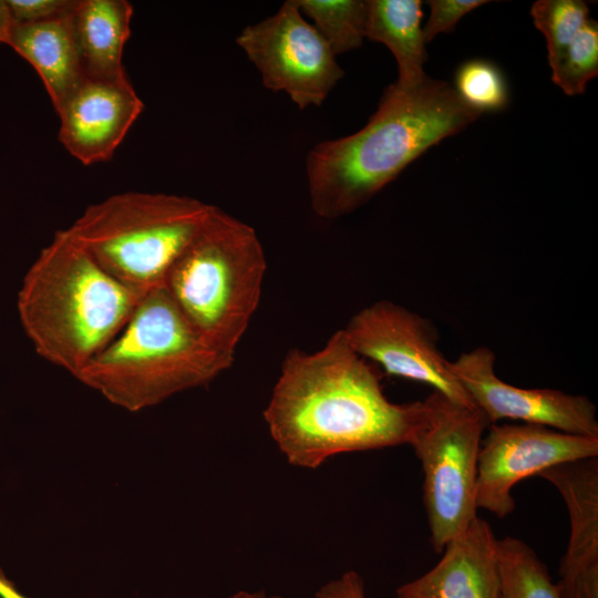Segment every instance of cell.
Listing matches in <instances>:
<instances>
[{
  "label": "cell",
  "mask_w": 598,
  "mask_h": 598,
  "mask_svg": "<svg viewBox=\"0 0 598 598\" xmlns=\"http://www.w3.org/2000/svg\"><path fill=\"white\" fill-rule=\"evenodd\" d=\"M422 413L423 401L386 398L341 329L317 351L286 354L264 419L291 465L317 468L338 454L409 444Z\"/></svg>",
  "instance_id": "obj_1"
},
{
  "label": "cell",
  "mask_w": 598,
  "mask_h": 598,
  "mask_svg": "<svg viewBox=\"0 0 598 598\" xmlns=\"http://www.w3.org/2000/svg\"><path fill=\"white\" fill-rule=\"evenodd\" d=\"M481 115L445 81L426 78L409 91L392 83L361 130L309 151L306 174L312 210L324 219L354 212L424 152Z\"/></svg>",
  "instance_id": "obj_2"
},
{
  "label": "cell",
  "mask_w": 598,
  "mask_h": 598,
  "mask_svg": "<svg viewBox=\"0 0 598 598\" xmlns=\"http://www.w3.org/2000/svg\"><path fill=\"white\" fill-rule=\"evenodd\" d=\"M141 297L62 229L27 271L18 311L37 353L75 377L121 332Z\"/></svg>",
  "instance_id": "obj_3"
},
{
  "label": "cell",
  "mask_w": 598,
  "mask_h": 598,
  "mask_svg": "<svg viewBox=\"0 0 598 598\" xmlns=\"http://www.w3.org/2000/svg\"><path fill=\"white\" fill-rule=\"evenodd\" d=\"M234 360L193 329L161 286L140 298L121 332L74 378L137 412L209 384Z\"/></svg>",
  "instance_id": "obj_4"
},
{
  "label": "cell",
  "mask_w": 598,
  "mask_h": 598,
  "mask_svg": "<svg viewBox=\"0 0 598 598\" xmlns=\"http://www.w3.org/2000/svg\"><path fill=\"white\" fill-rule=\"evenodd\" d=\"M266 269L256 230L215 206L164 286L193 329L210 347L235 358L258 308Z\"/></svg>",
  "instance_id": "obj_5"
},
{
  "label": "cell",
  "mask_w": 598,
  "mask_h": 598,
  "mask_svg": "<svg viewBox=\"0 0 598 598\" xmlns=\"http://www.w3.org/2000/svg\"><path fill=\"white\" fill-rule=\"evenodd\" d=\"M214 207L189 196L124 192L87 206L66 229L105 272L143 296L164 286Z\"/></svg>",
  "instance_id": "obj_6"
},
{
  "label": "cell",
  "mask_w": 598,
  "mask_h": 598,
  "mask_svg": "<svg viewBox=\"0 0 598 598\" xmlns=\"http://www.w3.org/2000/svg\"><path fill=\"white\" fill-rule=\"evenodd\" d=\"M491 423L482 411L433 390L409 445L423 472V503L436 553L476 518L477 460Z\"/></svg>",
  "instance_id": "obj_7"
},
{
  "label": "cell",
  "mask_w": 598,
  "mask_h": 598,
  "mask_svg": "<svg viewBox=\"0 0 598 598\" xmlns=\"http://www.w3.org/2000/svg\"><path fill=\"white\" fill-rule=\"evenodd\" d=\"M236 43L260 73L262 85L285 92L300 110L321 105L344 71L295 0L245 27Z\"/></svg>",
  "instance_id": "obj_8"
},
{
  "label": "cell",
  "mask_w": 598,
  "mask_h": 598,
  "mask_svg": "<svg viewBox=\"0 0 598 598\" xmlns=\"http://www.w3.org/2000/svg\"><path fill=\"white\" fill-rule=\"evenodd\" d=\"M342 330L353 350L386 374L429 384L475 408L451 372L430 319L393 301L378 300L353 315Z\"/></svg>",
  "instance_id": "obj_9"
},
{
  "label": "cell",
  "mask_w": 598,
  "mask_h": 598,
  "mask_svg": "<svg viewBox=\"0 0 598 598\" xmlns=\"http://www.w3.org/2000/svg\"><path fill=\"white\" fill-rule=\"evenodd\" d=\"M482 439L475 502L504 518L515 509L514 486L568 462L598 457V437L566 433L534 423H494Z\"/></svg>",
  "instance_id": "obj_10"
},
{
  "label": "cell",
  "mask_w": 598,
  "mask_h": 598,
  "mask_svg": "<svg viewBox=\"0 0 598 598\" xmlns=\"http://www.w3.org/2000/svg\"><path fill=\"white\" fill-rule=\"evenodd\" d=\"M495 361V353L489 348L477 347L448 362L451 372L473 405L491 424L512 420L598 437L597 410L588 396L557 389L508 384L496 375Z\"/></svg>",
  "instance_id": "obj_11"
},
{
  "label": "cell",
  "mask_w": 598,
  "mask_h": 598,
  "mask_svg": "<svg viewBox=\"0 0 598 598\" xmlns=\"http://www.w3.org/2000/svg\"><path fill=\"white\" fill-rule=\"evenodd\" d=\"M144 109L127 75L116 80L84 78L56 110L59 142L78 161H109Z\"/></svg>",
  "instance_id": "obj_12"
},
{
  "label": "cell",
  "mask_w": 598,
  "mask_h": 598,
  "mask_svg": "<svg viewBox=\"0 0 598 598\" xmlns=\"http://www.w3.org/2000/svg\"><path fill=\"white\" fill-rule=\"evenodd\" d=\"M561 495L569 542L560 563V598H598V457L553 466L538 475Z\"/></svg>",
  "instance_id": "obj_13"
},
{
  "label": "cell",
  "mask_w": 598,
  "mask_h": 598,
  "mask_svg": "<svg viewBox=\"0 0 598 598\" xmlns=\"http://www.w3.org/2000/svg\"><path fill=\"white\" fill-rule=\"evenodd\" d=\"M429 571L396 588V598H499L497 538L477 516Z\"/></svg>",
  "instance_id": "obj_14"
},
{
  "label": "cell",
  "mask_w": 598,
  "mask_h": 598,
  "mask_svg": "<svg viewBox=\"0 0 598 598\" xmlns=\"http://www.w3.org/2000/svg\"><path fill=\"white\" fill-rule=\"evenodd\" d=\"M73 9L43 21L16 22L8 43L35 69L55 111L84 79L73 32Z\"/></svg>",
  "instance_id": "obj_15"
},
{
  "label": "cell",
  "mask_w": 598,
  "mask_h": 598,
  "mask_svg": "<svg viewBox=\"0 0 598 598\" xmlns=\"http://www.w3.org/2000/svg\"><path fill=\"white\" fill-rule=\"evenodd\" d=\"M132 17L133 6L126 0H76L72 24L84 78L116 80L126 75L122 56Z\"/></svg>",
  "instance_id": "obj_16"
},
{
  "label": "cell",
  "mask_w": 598,
  "mask_h": 598,
  "mask_svg": "<svg viewBox=\"0 0 598 598\" xmlns=\"http://www.w3.org/2000/svg\"><path fill=\"white\" fill-rule=\"evenodd\" d=\"M422 1L367 0L365 39L384 44L395 58L400 90L419 86L427 76V59L422 32Z\"/></svg>",
  "instance_id": "obj_17"
},
{
  "label": "cell",
  "mask_w": 598,
  "mask_h": 598,
  "mask_svg": "<svg viewBox=\"0 0 598 598\" xmlns=\"http://www.w3.org/2000/svg\"><path fill=\"white\" fill-rule=\"evenodd\" d=\"M499 598H560L546 565L524 540L497 539Z\"/></svg>",
  "instance_id": "obj_18"
},
{
  "label": "cell",
  "mask_w": 598,
  "mask_h": 598,
  "mask_svg": "<svg viewBox=\"0 0 598 598\" xmlns=\"http://www.w3.org/2000/svg\"><path fill=\"white\" fill-rule=\"evenodd\" d=\"M334 55L360 48L365 39L367 1L295 0Z\"/></svg>",
  "instance_id": "obj_19"
},
{
  "label": "cell",
  "mask_w": 598,
  "mask_h": 598,
  "mask_svg": "<svg viewBox=\"0 0 598 598\" xmlns=\"http://www.w3.org/2000/svg\"><path fill=\"white\" fill-rule=\"evenodd\" d=\"M454 90L461 100L481 114L503 111L509 102V91L501 69L484 59L462 63L454 76Z\"/></svg>",
  "instance_id": "obj_20"
},
{
  "label": "cell",
  "mask_w": 598,
  "mask_h": 598,
  "mask_svg": "<svg viewBox=\"0 0 598 598\" xmlns=\"http://www.w3.org/2000/svg\"><path fill=\"white\" fill-rule=\"evenodd\" d=\"M530 16L546 39L549 66L590 18L588 4L581 0H539L532 6Z\"/></svg>",
  "instance_id": "obj_21"
},
{
  "label": "cell",
  "mask_w": 598,
  "mask_h": 598,
  "mask_svg": "<svg viewBox=\"0 0 598 598\" xmlns=\"http://www.w3.org/2000/svg\"><path fill=\"white\" fill-rule=\"evenodd\" d=\"M551 80L567 95L582 94L587 83L598 74V23L588 19L550 65Z\"/></svg>",
  "instance_id": "obj_22"
},
{
  "label": "cell",
  "mask_w": 598,
  "mask_h": 598,
  "mask_svg": "<svg viewBox=\"0 0 598 598\" xmlns=\"http://www.w3.org/2000/svg\"><path fill=\"white\" fill-rule=\"evenodd\" d=\"M485 0H430V17L422 28L424 42L437 34L452 32L457 22L474 9L485 4Z\"/></svg>",
  "instance_id": "obj_23"
},
{
  "label": "cell",
  "mask_w": 598,
  "mask_h": 598,
  "mask_svg": "<svg viewBox=\"0 0 598 598\" xmlns=\"http://www.w3.org/2000/svg\"><path fill=\"white\" fill-rule=\"evenodd\" d=\"M16 22H37L72 11L76 0H6Z\"/></svg>",
  "instance_id": "obj_24"
},
{
  "label": "cell",
  "mask_w": 598,
  "mask_h": 598,
  "mask_svg": "<svg viewBox=\"0 0 598 598\" xmlns=\"http://www.w3.org/2000/svg\"><path fill=\"white\" fill-rule=\"evenodd\" d=\"M315 598H365L363 579L357 571L348 570L322 585Z\"/></svg>",
  "instance_id": "obj_25"
},
{
  "label": "cell",
  "mask_w": 598,
  "mask_h": 598,
  "mask_svg": "<svg viewBox=\"0 0 598 598\" xmlns=\"http://www.w3.org/2000/svg\"><path fill=\"white\" fill-rule=\"evenodd\" d=\"M16 21L6 0H0V43H9Z\"/></svg>",
  "instance_id": "obj_26"
},
{
  "label": "cell",
  "mask_w": 598,
  "mask_h": 598,
  "mask_svg": "<svg viewBox=\"0 0 598 598\" xmlns=\"http://www.w3.org/2000/svg\"><path fill=\"white\" fill-rule=\"evenodd\" d=\"M0 598H28L0 569Z\"/></svg>",
  "instance_id": "obj_27"
},
{
  "label": "cell",
  "mask_w": 598,
  "mask_h": 598,
  "mask_svg": "<svg viewBox=\"0 0 598 598\" xmlns=\"http://www.w3.org/2000/svg\"><path fill=\"white\" fill-rule=\"evenodd\" d=\"M229 598H282L278 595H268L265 591L239 590L233 594Z\"/></svg>",
  "instance_id": "obj_28"
}]
</instances>
